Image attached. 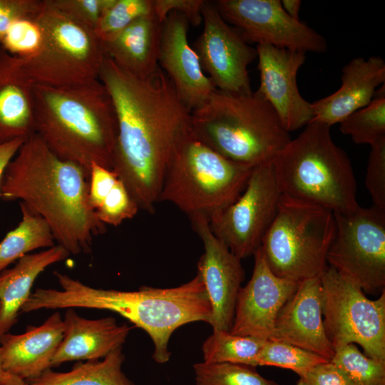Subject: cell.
Segmentation results:
<instances>
[{"label": "cell", "instance_id": "obj_45", "mask_svg": "<svg viewBox=\"0 0 385 385\" xmlns=\"http://www.w3.org/2000/svg\"><path fill=\"white\" fill-rule=\"evenodd\" d=\"M6 374V372L4 371L3 366L2 349L0 346V381L4 377Z\"/></svg>", "mask_w": 385, "mask_h": 385}, {"label": "cell", "instance_id": "obj_15", "mask_svg": "<svg viewBox=\"0 0 385 385\" xmlns=\"http://www.w3.org/2000/svg\"><path fill=\"white\" fill-rule=\"evenodd\" d=\"M190 218L203 244L204 252L197 267L211 303L212 315L208 324L212 330L230 331L237 294L245 279L241 259L215 236L206 217Z\"/></svg>", "mask_w": 385, "mask_h": 385}, {"label": "cell", "instance_id": "obj_37", "mask_svg": "<svg viewBox=\"0 0 385 385\" xmlns=\"http://www.w3.org/2000/svg\"><path fill=\"white\" fill-rule=\"evenodd\" d=\"M114 0H48L73 20L95 31L102 16Z\"/></svg>", "mask_w": 385, "mask_h": 385}, {"label": "cell", "instance_id": "obj_33", "mask_svg": "<svg viewBox=\"0 0 385 385\" xmlns=\"http://www.w3.org/2000/svg\"><path fill=\"white\" fill-rule=\"evenodd\" d=\"M153 12V0H114L102 16L95 34L107 41L136 19Z\"/></svg>", "mask_w": 385, "mask_h": 385}, {"label": "cell", "instance_id": "obj_13", "mask_svg": "<svg viewBox=\"0 0 385 385\" xmlns=\"http://www.w3.org/2000/svg\"><path fill=\"white\" fill-rule=\"evenodd\" d=\"M224 20L249 43L269 45L304 53H324L325 38L288 15L280 0H218L214 1Z\"/></svg>", "mask_w": 385, "mask_h": 385}, {"label": "cell", "instance_id": "obj_39", "mask_svg": "<svg viewBox=\"0 0 385 385\" xmlns=\"http://www.w3.org/2000/svg\"><path fill=\"white\" fill-rule=\"evenodd\" d=\"M203 0H153V12L163 23L171 12L183 15L194 26L200 24Z\"/></svg>", "mask_w": 385, "mask_h": 385}, {"label": "cell", "instance_id": "obj_7", "mask_svg": "<svg viewBox=\"0 0 385 385\" xmlns=\"http://www.w3.org/2000/svg\"><path fill=\"white\" fill-rule=\"evenodd\" d=\"M254 167L217 153L190 126L166 167L158 202H170L190 217L210 220L237 199Z\"/></svg>", "mask_w": 385, "mask_h": 385}, {"label": "cell", "instance_id": "obj_18", "mask_svg": "<svg viewBox=\"0 0 385 385\" xmlns=\"http://www.w3.org/2000/svg\"><path fill=\"white\" fill-rule=\"evenodd\" d=\"M189 22L171 12L162 24L158 65L173 85L178 96L192 111L216 89L204 73L198 56L188 41Z\"/></svg>", "mask_w": 385, "mask_h": 385}, {"label": "cell", "instance_id": "obj_9", "mask_svg": "<svg viewBox=\"0 0 385 385\" xmlns=\"http://www.w3.org/2000/svg\"><path fill=\"white\" fill-rule=\"evenodd\" d=\"M42 32L38 50L21 58L34 83L53 87L87 84L98 79L105 58L94 31L43 0L36 16Z\"/></svg>", "mask_w": 385, "mask_h": 385}, {"label": "cell", "instance_id": "obj_17", "mask_svg": "<svg viewBox=\"0 0 385 385\" xmlns=\"http://www.w3.org/2000/svg\"><path fill=\"white\" fill-rule=\"evenodd\" d=\"M253 255L252 274L238 292L230 332L235 335L267 340L279 310L299 282L274 274L260 247Z\"/></svg>", "mask_w": 385, "mask_h": 385}, {"label": "cell", "instance_id": "obj_41", "mask_svg": "<svg viewBox=\"0 0 385 385\" xmlns=\"http://www.w3.org/2000/svg\"><path fill=\"white\" fill-rule=\"evenodd\" d=\"M296 385H351L330 361L319 364L300 376Z\"/></svg>", "mask_w": 385, "mask_h": 385}, {"label": "cell", "instance_id": "obj_31", "mask_svg": "<svg viewBox=\"0 0 385 385\" xmlns=\"http://www.w3.org/2000/svg\"><path fill=\"white\" fill-rule=\"evenodd\" d=\"M255 368L228 362L196 363L193 365L195 385H279L262 376Z\"/></svg>", "mask_w": 385, "mask_h": 385}, {"label": "cell", "instance_id": "obj_16", "mask_svg": "<svg viewBox=\"0 0 385 385\" xmlns=\"http://www.w3.org/2000/svg\"><path fill=\"white\" fill-rule=\"evenodd\" d=\"M260 86L256 91L272 106L283 128L297 130L312 121V103L300 94L297 73L305 62L306 53L257 45Z\"/></svg>", "mask_w": 385, "mask_h": 385}, {"label": "cell", "instance_id": "obj_44", "mask_svg": "<svg viewBox=\"0 0 385 385\" xmlns=\"http://www.w3.org/2000/svg\"><path fill=\"white\" fill-rule=\"evenodd\" d=\"M0 385H29V384L24 379L6 373L1 380Z\"/></svg>", "mask_w": 385, "mask_h": 385}, {"label": "cell", "instance_id": "obj_14", "mask_svg": "<svg viewBox=\"0 0 385 385\" xmlns=\"http://www.w3.org/2000/svg\"><path fill=\"white\" fill-rule=\"evenodd\" d=\"M202 18L204 27L192 47L204 73L216 89L251 92L247 68L257 58L256 48L224 20L214 1H204Z\"/></svg>", "mask_w": 385, "mask_h": 385}, {"label": "cell", "instance_id": "obj_23", "mask_svg": "<svg viewBox=\"0 0 385 385\" xmlns=\"http://www.w3.org/2000/svg\"><path fill=\"white\" fill-rule=\"evenodd\" d=\"M34 84L21 58L0 48V144L35 133Z\"/></svg>", "mask_w": 385, "mask_h": 385}, {"label": "cell", "instance_id": "obj_24", "mask_svg": "<svg viewBox=\"0 0 385 385\" xmlns=\"http://www.w3.org/2000/svg\"><path fill=\"white\" fill-rule=\"evenodd\" d=\"M162 22L153 12L140 17L111 39L101 42L105 57L140 78L158 67Z\"/></svg>", "mask_w": 385, "mask_h": 385}, {"label": "cell", "instance_id": "obj_6", "mask_svg": "<svg viewBox=\"0 0 385 385\" xmlns=\"http://www.w3.org/2000/svg\"><path fill=\"white\" fill-rule=\"evenodd\" d=\"M190 125L207 146L232 161L270 162L291 140L270 103L257 91L215 89L192 110Z\"/></svg>", "mask_w": 385, "mask_h": 385}, {"label": "cell", "instance_id": "obj_8", "mask_svg": "<svg viewBox=\"0 0 385 385\" xmlns=\"http://www.w3.org/2000/svg\"><path fill=\"white\" fill-rule=\"evenodd\" d=\"M335 235L334 212L281 196L260 250L274 274L295 282L319 277Z\"/></svg>", "mask_w": 385, "mask_h": 385}, {"label": "cell", "instance_id": "obj_40", "mask_svg": "<svg viewBox=\"0 0 385 385\" xmlns=\"http://www.w3.org/2000/svg\"><path fill=\"white\" fill-rule=\"evenodd\" d=\"M118 179L113 170L96 163L91 165L89 175L88 200L95 211Z\"/></svg>", "mask_w": 385, "mask_h": 385}, {"label": "cell", "instance_id": "obj_29", "mask_svg": "<svg viewBox=\"0 0 385 385\" xmlns=\"http://www.w3.org/2000/svg\"><path fill=\"white\" fill-rule=\"evenodd\" d=\"M385 83L376 90L372 101L339 124L340 131L356 144L370 146L385 138Z\"/></svg>", "mask_w": 385, "mask_h": 385}, {"label": "cell", "instance_id": "obj_27", "mask_svg": "<svg viewBox=\"0 0 385 385\" xmlns=\"http://www.w3.org/2000/svg\"><path fill=\"white\" fill-rule=\"evenodd\" d=\"M21 220L0 242V273L24 255L54 246L52 231L44 219L20 203Z\"/></svg>", "mask_w": 385, "mask_h": 385}, {"label": "cell", "instance_id": "obj_21", "mask_svg": "<svg viewBox=\"0 0 385 385\" xmlns=\"http://www.w3.org/2000/svg\"><path fill=\"white\" fill-rule=\"evenodd\" d=\"M63 339L52 359L51 367L71 361L103 359L122 347L133 327L118 324L112 317L90 319L79 316L73 308L67 309Z\"/></svg>", "mask_w": 385, "mask_h": 385}, {"label": "cell", "instance_id": "obj_12", "mask_svg": "<svg viewBox=\"0 0 385 385\" xmlns=\"http://www.w3.org/2000/svg\"><path fill=\"white\" fill-rule=\"evenodd\" d=\"M281 196L271 161L255 165L237 199L209 220L210 228L240 259L253 255L277 215Z\"/></svg>", "mask_w": 385, "mask_h": 385}, {"label": "cell", "instance_id": "obj_10", "mask_svg": "<svg viewBox=\"0 0 385 385\" xmlns=\"http://www.w3.org/2000/svg\"><path fill=\"white\" fill-rule=\"evenodd\" d=\"M319 277L323 323L334 350L356 344L368 357L385 361V290L370 299L330 266Z\"/></svg>", "mask_w": 385, "mask_h": 385}, {"label": "cell", "instance_id": "obj_43", "mask_svg": "<svg viewBox=\"0 0 385 385\" xmlns=\"http://www.w3.org/2000/svg\"><path fill=\"white\" fill-rule=\"evenodd\" d=\"M282 6L285 12L294 19L299 20V13L302 5L299 0H282Z\"/></svg>", "mask_w": 385, "mask_h": 385}, {"label": "cell", "instance_id": "obj_35", "mask_svg": "<svg viewBox=\"0 0 385 385\" xmlns=\"http://www.w3.org/2000/svg\"><path fill=\"white\" fill-rule=\"evenodd\" d=\"M139 210L124 183L118 179L96 212L106 225L118 226L133 218Z\"/></svg>", "mask_w": 385, "mask_h": 385}, {"label": "cell", "instance_id": "obj_28", "mask_svg": "<svg viewBox=\"0 0 385 385\" xmlns=\"http://www.w3.org/2000/svg\"><path fill=\"white\" fill-rule=\"evenodd\" d=\"M265 340L213 329L203 342V361L235 363L257 366V357Z\"/></svg>", "mask_w": 385, "mask_h": 385}, {"label": "cell", "instance_id": "obj_25", "mask_svg": "<svg viewBox=\"0 0 385 385\" xmlns=\"http://www.w3.org/2000/svg\"><path fill=\"white\" fill-rule=\"evenodd\" d=\"M69 252L59 245L21 257L16 265L0 273V336L16 323L31 294L35 279L50 265L66 259Z\"/></svg>", "mask_w": 385, "mask_h": 385}, {"label": "cell", "instance_id": "obj_1", "mask_svg": "<svg viewBox=\"0 0 385 385\" xmlns=\"http://www.w3.org/2000/svg\"><path fill=\"white\" fill-rule=\"evenodd\" d=\"M98 79L109 93L117 116L112 170L139 209L153 214L166 167L191 126V111L159 66L150 76L140 78L105 57Z\"/></svg>", "mask_w": 385, "mask_h": 385}, {"label": "cell", "instance_id": "obj_34", "mask_svg": "<svg viewBox=\"0 0 385 385\" xmlns=\"http://www.w3.org/2000/svg\"><path fill=\"white\" fill-rule=\"evenodd\" d=\"M36 14L13 24L4 36L1 48L21 58L34 55L42 41V32L36 19Z\"/></svg>", "mask_w": 385, "mask_h": 385}, {"label": "cell", "instance_id": "obj_22", "mask_svg": "<svg viewBox=\"0 0 385 385\" xmlns=\"http://www.w3.org/2000/svg\"><path fill=\"white\" fill-rule=\"evenodd\" d=\"M63 332V318L56 312L40 326H29L23 334L1 335L4 371L25 381L39 376L51 368Z\"/></svg>", "mask_w": 385, "mask_h": 385}, {"label": "cell", "instance_id": "obj_4", "mask_svg": "<svg viewBox=\"0 0 385 385\" xmlns=\"http://www.w3.org/2000/svg\"><path fill=\"white\" fill-rule=\"evenodd\" d=\"M34 99L35 133L56 156L89 172L93 163L112 170L118 121L99 79L68 87L35 83Z\"/></svg>", "mask_w": 385, "mask_h": 385}, {"label": "cell", "instance_id": "obj_19", "mask_svg": "<svg viewBox=\"0 0 385 385\" xmlns=\"http://www.w3.org/2000/svg\"><path fill=\"white\" fill-rule=\"evenodd\" d=\"M270 340L286 342L331 360L334 355L322 317L320 277L300 282L279 310Z\"/></svg>", "mask_w": 385, "mask_h": 385}, {"label": "cell", "instance_id": "obj_38", "mask_svg": "<svg viewBox=\"0 0 385 385\" xmlns=\"http://www.w3.org/2000/svg\"><path fill=\"white\" fill-rule=\"evenodd\" d=\"M43 0H0V48L9 28L16 21L36 15Z\"/></svg>", "mask_w": 385, "mask_h": 385}, {"label": "cell", "instance_id": "obj_36", "mask_svg": "<svg viewBox=\"0 0 385 385\" xmlns=\"http://www.w3.org/2000/svg\"><path fill=\"white\" fill-rule=\"evenodd\" d=\"M365 185L376 208L385 211V138L371 145Z\"/></svg>", "mask_w": 385, "mask_h": 385}, {"label": "cell", "instance_id": "obj_5", "mask_svg": "<svg viewBox=\"0 0 385 385\" xmlns=\"http://www.w3.org/2000/svg\"><path fill=\"white\" fill-rule=\"evenodd\" d=\"M330 126L311 121L271 160L282 196L334 213L359 207L351 161L333 141Z\"/></svg>", "mask_w": 385, "mask_h": 385}, {"label": "cell", "instance_id": "obj_42", "mask_svg": "<svg viewBox=\"0 0 385 385\" xmlns=\"http://www.w3.org/2000/svg\"><path fill=\"white\" fill-rule=\"evenodd\" d=\"M26 138H19L0 144V186L1 178L6 166L17 154Z\"/></svg>", "mask_w": 385, "mask_h": 385}, {"label": "cell", "instance_id": "obj_46", "mask_svg": "<svg viewBox=\"0 0 385 385\" xmlns=\"http://www.w3.org/2000/svg\"><path fill=\"white\" fill-rule=\"evenodd\" d=\"M0 309H1V304H0Z\"/></svg>", "mask_w": 385, "mask_h": 385}, {"label": "cell", "instance_id": "obj_20", "mask_svg": "<svg viewBox=\"0 0 385 385\" xmlns=\"http://www.w3.org/2000/svg\"><path fill=\"white\" fill-rule=\"evenodd\" d=\"M385 83V61L376 56L356 57L342 70L341 86L334 93L312 104L317 121L329 126L340 123L354 112L366 106L377 88Z\"/></svg>", "mask_w": 385, "mask_h": 385}, {"label": "cell", "instance_id": "obj_3", "mask_svg": "<svg viewBox=\"0 0 385 385\" xmlns=\"http://www.w3.org/2000/svg\"><path fill=\"white\" fill-rule=\"evenodd\" d=\"M61 289L38 288L27 306L41 309L89 308L113 312L143 329L153 342V359L170 360L168 344L173 333L190 322H209L212 307L200 275L176 287H142L135 291L91 287L68 274L55 271Z\"/></svg>", "mask_w": 385, "mask_h": 385}, {"label": "cell", "instance_id": "obj_26", "mask_svg": "<svg viewBox=\"0 0 385 385\" xmlns=\"http://www.w3.org/2000/svg\"><path fill=\"white\" fill-rule=\"evenodd\" d=\"M124 361L122 346L102 360L79 362L66 372L54 371L50 368L26 381L29 385H135L122 370Z\"/></svg>", "mask_w": 385, "mask_h": 385}, {"label": "cell", "instance_id": "obj_2", "mask_svg": "<svg viewBox=\"0 0 385 385\" xmlns=\"http://www.w3.org/2000/svg\"><path fill=\"white\" fill-rule=\"evenodd\" d=\"M89 175L80 165L56 156L34 133L6 166L0 197L20 200L40 215L57 245L70 255L88 254L93 237L106 232L89 203Z\"/></svg>", "mask_w": 385, "mask_h": 385}, {"label": "cell", "instance_id": "obj_32", "mask_svg": "<svg viewBox=\"0 0 385 385\" xmlns=\"http://www.w3.org/2000/svg\"><path fill=\"white\" fill-rule=\"evenodd\" d=\"M329 360L294 345L267 339L257 357V366H272L293 371L299 376L312 367Z\"/></svg>", "mask_w": 385, "mask_h": 385}, {"label": "cell", "instance_id": "obj_30", "mask_svg": "<svg viewBox=\"0 0 385 385\" xmlns=\"http://www.w3.org/2000/svg\"><path fill=\"white\" fill-rule=\"evenodd\" d=\"M330 361L351 385H385V361L368 357L355 344L336 349Z\"/></svg>", "mask_w": 385, "mask_h": 385}, {"label": "cell", "instance_id": "obj_11", "mask_svg": "<svg viewBox=\"0 0 385 385\" xmlns=\"http://www.w3.org/2000/svg\"><path fill=\"white\" fill-rule=\"evenodd\" d=\"M335 235L327 262L368 294L385 290V211L359 207L334 213Z\"/></svg>", "mask_w": 385, "mask_h": 385}]
</instances>
